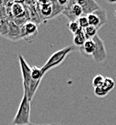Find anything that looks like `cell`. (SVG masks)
Here are the masks:
<instances>
[{"label":"cell","mask_w":116,"mask_h":125,"mask_svg":"<svg viewBox=\"0 0 116 125\" xmlns=\"http://www.w3.org/2000/svg\"><path fill=\"white\" fill-rule=\"evenodd\" d=\"M76 47H75L74 45H68L67 47H64L61 50H59V51L54 52L48 59L47 62L41 67V70L43 74L45 75L46 72H49V70L59 66L63 61L65 60L66 56H67L68 54L72 52V51H74Z\"/></svg>","instance_id":"obj_1"},{"label":"cell","mask_w":116,"mask_h":125,"mask_svg":"<svg viewBox=\"0 0 116 125\" xmlns=\"http://www.w3.org/2000/svg\"><path fill=\"white\" fill-rule=\"evenodd\" d=\"M30 110H31V102L28 99L27 95L24 94L12 124L18 125L29 124L31 123L30 122Z\"/></svg>","instance_id":"obj_2"},{"label":"cell","mask_w":116,"mask_h":125,"mask_svg":"<svg viewBox=\"0 0 116 125\" xmlns=\"http://www.w3.org/2000/svg\"><path fill=\"white\" fill-rule=\"evenodd\" d=\"M18 61H19L21 73H22L23 78V86H24V93H26L28 92V88L30 86V84L32 82L31 78V66L28 64L26 60L21 54H19L18 56Z\"/></svg>","instance_id":"obj_3"},{"label":"cell","mask_w":116,"mask_h":125,"mask_svg":"<svg viewBox=\"0 0 116 125\" xmlns=\"http://www.w3.org/2000/svg\"><path fill=\"white\" fill-rule=\"evenodd\" d=\"M92 40H94V44H95V49H94V51L92 55V57L96 62L100 63L107 58V51H106L104 40L98 34L94 36Z\"/></svg>","instance_id":"obj_4"},{"label":"cell","mask_w":116,"mask_h":125,"mask_svg":"<svg viewBox=\"0 0 116 125\" xmlns=\"http://www.w3.org/2000/svg\"><path fill=\"white\" fill-rule=\"evenodd\" d=\"M38 31L39 30H38L37 24L32 22V21H26L20 28L21 39H24L25 40L30 41L37 36Z\"/></svg>","instance_id":"obj_5"},{"label":"cell","mask_w":116,"mask_h":125,"mask_svg":"<svg viewBox=\"0 0 116 125\" xmlns=\"http://www.w3.org/2000/svg\"><path fill=\"white\" fill-rule=\"evenodd\" d=\"M37 11L39 13V16L44 20L50 19L52 15V2L39 1L37 3Z\"/></svg>","instance_id":"obj_6"},{"label":"cell","mask_w":116,"mask_h":125,"mask_svg":"<svg viewBox=\"0 0 116 125\" xmlns=\"http://www.w3.org/2000/svg\"><path fill=\"white\" fill-rule=\"evenodd\" d=\"M77 3L82 8L83 16H87L88 14L93 13L101 8L98 4V3L94 0H79Z\"/></svg>","instance_id":"obj_7"},{"label":"cell","mask_w":116,"mask_h":125,"mask_svg":"<svg viewBox=\"0 0 116 125\" xmlns=\"http://www.w3.org/2000/svg\"><path fill=\"white\" fill-rule=\"evenodd\" d=\"M95 49V44L93 40H87L82 47L79 48V51L84 56H92Z\"/></svg>","instance_id":"obj_8"},{"label":"cell","mask_w":116,"mask_h":125,"mask_svg":"<svg viewBox=\"0 0 116 125\" xmlns=\"http://www.w3.org/2000/svg\"><path fill=\"white\" fill-rule=\"evenodd\" d=\"M25 14L24 8L20 2H14L11 5V16L14 18L19 19L21 17H24Z\"/></svg>","instance_id":"obj_9"},{"label":"cell","mask_w":116,"mask_h":125,"mask_svg":"<svg viewBox=\"0 0 116 125\" xmlns=\"http://www.w3.org/2000/svg\"><path fill=\"white\" fill-rule=\"evenodd\" d=\"M8 39L11 40H18L21 39V32L20 28L16 24V23L12 22L9 23V29H8V33L7 36Z\"/></svg>","instance_id":"obj_10"},{"label":"cell","mask_w":116,"mask_h":125,"mask_svg":"<svg viewBox=\"0 0 116 125\" xmlns=\"http://www.w3.org/2000/svg\"><path fill=\"white\" fill-rule=\"evenodd\" d=\"M85 41H86V38H85V36H84L83 30L82 29H80L77 33L74 34V39H73L74 45H75V47L80 48L83 46Z\"/></svg>","instance_id":"obj_11"},{"label":"cell","mask_w":116,"mask_h":125,"mask_svg":"<svg viewBox=\"0 0 116 125\" xmlns=\"http://www.w3.org/2000/svg\"><path fill=\"white\" fill-rule=\"evenodd\" d=\"M64 8L65 7L60 3L59 0L58 1H52V15H51L50 19L55 18L60 13H62Z\"/></svg>","instance_id":"obj_12"},{"label":"cell","mask_w":116,"mask_h":125,"mask_svg":"<svg viewBox=\"0 0 116 125\" xmlns=\"http://www.w3.org/2000/svg\"><path fill=\"white\" fill-rule=\"evenodd\" d=\"M86 17H87V20H88V22H89V25L95 27L98 30L101 28L100 20L97 14H95L94 13H90V14H88Z\"/></svg>","instance_id":"obj_13"},{"label":"cell","mask_w":116,"mask_h":125,"mask_svg":"<svg viewBox=\"0 0 116 125\" xmlns=\"http://www.w3.org/2000/svg\"><path fill=\"white\" fill-rule=\"evenodd\" d=\"M115 86V82L112 78L109 77H104V82H103V84L100 86V87L104 90V92L107 94H109V92H111L112 90L114 89Z\"/></svg>","instance_id":"obj_14"},{"label":"cell","mask_w":116,"mask_h":125,"mask_svg":"<svg viewBox=\"0 0 116 125\" xmlns=\"http://www.w3.org/2000/svg\"><path fill=\"white\" fill-rule=\"evenodd\" d=\"M44 76V74L41 70V67L38 66H32L31 67V78L33 81L36 82H41L43 77Z\"/></svg>","instance_id":"obj_15"},{"label":"cell","mask_w":116,"mask_h":125,"mask_svg":"<svg viewBox=\"0 0 116 125\" xmlns=\"http://www.w3.org/2000/svg\"><path fill=\"white\" fill-rule=\"evenodd\" d=\"M83 33H84V36L87 40H92L94 36L97 35V33H98V30L95 28V27H93L89 25L88 27H86L85 29H83Z\"/></svg>","instance_id":"obj_16"},{"label":"cell","mask_w":116,"mask_h":125,"mask_svg":"<svg viewBox=\"0 0 116 125\" xmlns=\"http://www.w3.org/2000/svg\"><path fill=\"white\" fill-rule=\"evenodd\" d=\"M71 11H72V14H73L74 18H75L76 20L79 18H80L81 16H83L82 8H81L80 5L77 3V1H76L75 3H74L73 6H72Z\"/></svg>","instance_id":"obj_17"},{"label":"cell","mask_w":116,"mask_h":125,"mask_svg":"<svg viewBox=\"0 0 116 125\" xmlns=\"http://www.w3.org/2000/svg\"><path fill=\"white\" fill-rule=\"evenodd\" d=\"M94 13L98 15V17L99 18L101 27L103 25H104V24H106V22H107V13H106L105 9L100 8L99 9H98V10L95 11V12H94Z\"/></svg>","instance_id":"obj_18"},{"label":"cell","mask_w":116,"mask_h":125,"mask_svg":"<svg viewBox=\"0 0 116 125\" xmlns=\"http://www.w3.org/2000/svg\"><path fill=\"white\" fill-rule=\"evenodd\" d=\"M8 29H9L8 21L4 20H0V34L7 36L8 33Z\"/></svg>","instance_id":"obj_19"},{"label":"cell","mask_w":116,"mask_h":125,"mask_svg":"<svg viewBox=\"0 0 116 125\" xmlns=\"http://www.w3.org/2000/svg\"><path fill=\"white\" fill-rule=\"evenodd\" d=\"M68 27L69 31L71 32V33H73L74 34H76L79 30H80V27H79V24H78L77 20H74V21H70V22H68Z\"/></svg>","instance_id":"obj_20"},{"label":"cell","mask_w":116,"mask_h":125,"mask_svg":"<svg viewBox=\"0 0 116 125\" xmlns=\"http://www.w3.org/2000/svg\"><path fill=\"white\" fill-rule=\"evenodd\" d=\"M104 77L102 76V75H97L93 79L92 82V85L94 87H99L103 84V82H104Z\"/></svg>","instance_id":"obj_21"},{"label":"cell","mask_w":116,"mask_h":125,"mask_svg":"<svg viewBox=\"0 0 116 125\" xmlns=\"http://www.w3.org/2000/svg\"><path fill=\"white\" fill-rule=\"evenodd\" d=\"M78 21V24H79V27L80 29H85L86 27L89 26V22H88V20H87V17L86 16H81L80 18H79L77 20Z\"/></svg>","instance_id":"obj_22"},{"label":"cell","mask_w":116,"mask_h":125,"mask_svg":"<svg viewBox=\"0 0 116 125\" xmlns=\"http://www.w3.org/2000/svg\"><path fill=\"white\" fill-rule=\"evenodd\" d=\"M94 95L98 97H105V96L108 95V94L106 93V92H104V90L100 87V86H99V87H94Z\"/></svg>","instance_id":"obj_23"},{"label":"cell","mask_w":116,"mask_h":125,"mask_svg":"<svg viewBox=\"0 0 116 125\" xmlns=\"http://www.w3.org/2000/svg\"><path fill=\"white\" fill-rule=\"evenodd\" d=\"M28 125H39V124H33V123H30Z\"/></svg>","instance_id":"obj_24"},{"label":"cell","mask_w":116,"mask_h":125,"mask_svg":"<svg viewBox=\"0 0 116 125\" xmlns=\"http://www.w3.org/2000/svg\"><path fill=\"white\" fill-rule=\"evenodd\" d=\"M49 125H59V124H49Z\"/></svg>","instance_id":"obj_25"},{"label":"cell","mask_w":116,"mask_h":125,"mask_svg":"<svg viewBox=\"0 0 116 125\" xmlns=\"http://www.w3.org/2000/svg\"><path fill=\"white\" fill-rule=\"evenodd\" d=\"M10 125H18V124H10Z\"/></svg>","instance_id":"obj_26"},{"label":"cell","mask_w":116,"mask_h":125,"mask_svg":"<svg viewBox=\"0 0 116 125\" xmlns=\"http://www.w3.org/2000/svg\"><path fill=\"white\" fill-rule=\"evenodd\" d=\"M39 125H47V124H39Z\"/></svg>","instance_id":"obj_27"}]
</instances>
